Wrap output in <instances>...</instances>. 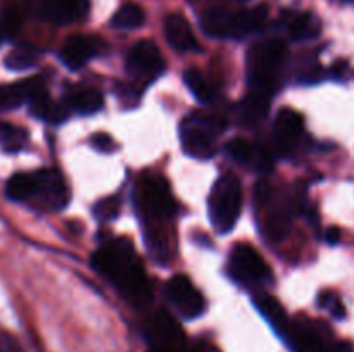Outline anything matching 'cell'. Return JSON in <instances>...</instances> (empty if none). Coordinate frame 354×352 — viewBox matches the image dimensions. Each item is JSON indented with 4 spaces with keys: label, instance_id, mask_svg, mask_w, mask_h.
<instances>
[{
    "label": "cell",
    "instance_id": "5bb4252c",
    "mask_svg": "<svg viewBox=\"0 0 354 352\" xmlns=\"http://www.w3.org/2000/svg\"><path fill=\"white\" fill-rule=\"evenodd\" d=\"M165 35L168 43L175 50L196 52L199 50V41L194 35L192 26L182 14H169L165 19Z\"/></svg>",
    "mask_w": 354,
    "mask_h": 352
},
{
    "label": "cell",
    "instance_id": "f546056e",
    "mask_svg": "<svg viewBox=\"0 0 354 352\" xmlns=\"http://www.w3.org/2000/svg\"><path fill=\"white\" fill-rule=\"evenodd\" d=\"M71 110L73 109H71V104H69V100H62V102H55V100H52L50 106H48V109L45 110L44 119L48 121V123L59 124L71 116Z\"/></svg>",
    "mask_w": 354,
    "mask_h": 352
},
{
    "label": "cell",
    "instance_id": "ffe728a7",
    "mask_svg": "<svg viewBox=\"0 0 354 352\" xmlns=\"http://www.w3.org/2000/svg\"><path fill=\"white\" fill-rule=\"evenodd\" d=\"M270 99L272 97H266L263 93H249L241 104L242 119L248 121V123H258V121H261L270 110Z\"/></svg>",
    "mask_w": 354,
    "mask_h": 352
},
{
    "label": "cell",
    "instance_id": "e575fe53",
    "mask_svg": "<svg viewBox=\"0 0 354 352\" xmlns=\"http://www.w3.org/2000/svg\"><path fill=\"white\" fill-rule=\"evenodd\" d=\"M328 311H330V314L335 317V320H344L346 317V307H344V304L339 300V297L330 304Z\"/></svg>",
    "mask_w": 354,
    "mask_h": 352
},
{
    "label": "cell",
    "instance_id": "d6a6232c",
    "mask_svg": "<svg viewBox=\"0 0 354 352\" xmlns=\"http://www.w3.org/2000/svg\"><path fill=\"white\" fill-rule=\"evenodd\" d=\"M0 352H19V345L10 335H0Z\"/></svg>",
    "mask_w": 354,
    "mask_h": 352
},
{
    "label": "cell",
    "instance_id": "484cf974",
    "mask_svg": "<svg viewBox=\"0 0 354 352\" xmlns=\"http://www.w3.org/2000/svg\"><path fill=\"white\" fill-rule=\"evenodd\" d=\"M38 61V50L30 47V45H21V47L14 48L9 55L6 57L3 64L10 71H24L37 64Z\"/></svg>",
    "mask_w": 354,
    "mask_h": 352
},
{
    "label": "cell",
    "instance_id": "8992f818",
    "mask_svg": "<svg viewBox=\"0 0 354 352\" xmlns=\"http://www.w3.org/2000/svg\"><path fill=\"white\" fill-rule=\"evenodd\" d=\"M137 199L142 209L152 217H171L176 211L168 182L161 175H145L138 183Z\"/></svg>",
    "mask_w": 354,
    "mask_h": 352
},
{
    "label": "cell",
    "instance_id": "603a6c76",
    "mask_svg": "<svg viewBox=\"0 0 354 352\" xmlns=\"http://www.w3.org/2000/svg\"><path fill=\"white\" fill-rule=\"evenodd\" d=\"M69 104H71V109H75L76 113L83 114V116H90V114H95L102 109L104 97L99 90H82V92H76L75 95H71Z\"/></svg>",
    "mask_w": 354,
    "mask_h": 352
},
{
    "label": "cell",
    "instance_id": "ab89813d",
    "mask_svg": "<svg viewBox=\"0 0 354 352\" xmlns=\"http://www.w3.org/2000/svg\"><path fill=\"white\" fill-rule=\"evenodd\" d=\"M152 352H166V351H161V349H152Z\"/></svg>",
    "mask_w": 354,
    "mask_h": 352
},
{
    "label": "cell",
    "instance_id": "74e56055",
    "mask_svg": "<svg viewBox=\"0 0 354 352\" xmlns=\"http://www.w3.org/2000/svg\"><path fill=\"white\" fill-rule=\"evenodd\" d=\"M334 352H354V345L348 340L339 342V344L334 347Z\"/></svg>",
    "mask_w": 354,
    "mask_h": 352
},
{
    "label": "cell",
    "instance_id": "277c9868",
    "mask_svg": "<svg viewBox=\"0 0 354 352\" xmlns=\"http://www.w3.org/2000/svg\"><path fill=\"white\" fill-rule=\"evenodd\" d=\"M242 211V186L234 175H223L209 195V217L218 233H228Z\"/></svg>",
    "mask_w": 354,
    "mask_h": 352
},
{
    "label": "cell",
    "instance_id": "30bf717a",
    "mask_svg": "<svg viewBox=\"0 0 354 352\" xmlns=\"http://www.w3.org/2000/svg\"><path fill=\"white\" fill-rule=\"evenodd\" d=\"M154 349H161L166 352H183L185 349V335L178 321L166 311H158L151 320L149 328Z\"/></svg>",
    "mask_w": 354,
    "mask_h": 352
},
{
    "label": "cell",
    "instance_id": "6da1fadb",
    "mask_svg": "<svg viewBox=\"0 0 354 352\" xmlns=\"http://www.w3.org/2000/svg\"><path fill=\"white\" fill-rule=\"evenodd\" d=\"M92 266L109 280L118 292L135 307H147L152 300L151 283L135 247L128 238H114L93 254Z\"/></svg>",
    "mask_w": 354,
    "mask_h": 352
},
{
    "label": "cell",
    "instance_id": "ac0fdd59",
    "mask_svg": "<svg viewBox=\"0 0 354 352\" xmlns=\"http://www.w3.org/2000/svg\"><path fill=\"white\" fill-rule=\"evenodd\" d=\"M322 24L313 14L303 12L290 19L289 33L294 40H311L320 35Z\"/></svg>",
    "mask_w": 354,
    "mask_h": 352
},
{
    "label": "cell",
    "instance_id": "f1b7e54d",
    "mask_svg": "<svg viewBox=\"0 0 354 352\" xmlns=\"http://www.w3.org/2000/svg\"><path fill=\"white\" fill-rule=\"evenodd\" d=\"M120 199L116 195L104 197L93 207V214L99 217L100 221H111L120 214Z\"/></svg>",
    "mask_w": 354,
    "mask_h": 352
},
{
    "label": "cell",
    "instance_id": "ba28073f",
    "mask_svg": "<svg viewBox=\"0 0 354 352\" xmlns=\"http://www.w3.org/2000/svg\"><path fill=\"white\" fill-rule=\"evenodd\" d=\"M166 295H168L169 302L178 309V313L183 317H189V320L201 316L206 309L203 293L183 275L173 276L166 283Z\"/></svg>",
    "mask_w": 354,
    "mask_h": 352
},
{
    "label": "cell",
    "instance_id": "cb8c5ba5",
    "mask_svg": "<svg viewBox=\"0 0 354 352\" xmlns=\"http://www.w3.org/2000/svg\"><path fill=\"white\" fill-rule=\"evenodd\" d=\"M183 81H185V85L189 86V90L194 93V97H196L199 102L204 104L213 100L214 88L211 86V83L207 81L206 76H204L199 69H187V71L183 72Z\"/></svg>",
    "mask_w": 354,
    "mask_h": 352
},
{
    "label": "cell",
    "instance_id": "8fae6325",
    "mask_svg": "<svg viewBox=\"0 0 354 352\" xmlns=\"http://www.w3.org/2000/svg\"><path fill=\"white\" fill-rule=\"evenodd\" d=\"M35 182L33 197H41L45 206L52 211H61L69 202V188L57 171L41 169L31 173Z\"/></svg>",
    "mask_w": 354,
    "mask_h": 352
},
{
    "label": "cell",
    "instance_id": "9a60e30c",
    "mask_svg": "<svg viewBox=\"0 0 354 352\" xmlns=\"http://www.w3.org/2000/svg\"><path fill=\"white\" fill-rule=\"evenodd\" d=\"M201 26L213 38H237V10L209 9L201 17Z\"/></svg>",
    "mask_w": 354,
    "mask_h": 352
},
{
    "label": "cell",
    "instance_id": "83f0119b",
    "mask_svg": "<svg viewBox=\"0 0 354 352\" xmlns=\"http://www.w3.org/2000/svg\"><path fill=\"white\" fill-rule=\"evenodd\" d=\"M290 216L287 213V209L280 207V209L273 211L268 217V224H266V230H268V235L275 240H280V238L286 235V231L289 230Z\"/></svg>",
    "mask_w": 354,
    "mask_h": 352
},
{
    "label": "cell",
    "instance_id": "b9f144b4",
    "mask_svg": "<svg viewBox=\"0 0 354 352\" xmlns=\"http://www.w3.org/2000/svg\"><path fill=\"white\" fill-rule=\"evenodd\" d=\"M349 2H353V0H349Z\"/></svg>",
    "mask_w": 354,
    "mask_h": 352
},
{
    "label": "cell",
    "instance_id": "1f68e13d",
    "mask_svg": "<svg viewBox=\"0 0 354 352\" xmlns=\"http://www.w3.org/2000/svg\"><path fill=\"white\" fill-rule=\"evenodd\" d=\"M90 144H92L99 152H113L114 148H116L113 137L107 133H95L90 138Z\"/></svg>",
    "mask_w": 354,
    "mask_h": 352
},
{
    "label": "cell",
    "instance_id": "4dcf8cb0",
    "mask_svg": "<svg viewBox=\"0 0 354 352\" xmlns=\"http://www.w3.org/2000/svg\"><path fill=\"white\" fill-rule=\"evenodd\" d=\"M21 28V14L16 7H7L2 12V30L7 35H16Z\"/></svg>",
    "mask_w": 354,
    "mask_h": 352
},
{
    "label": "cell",
    "instance_id": "52a82bcc",
    "mask_svg": "<svg viewBox=\"0 0 354 352\" xmlns=\"http://www.w3.org/2000/svg\"><path fill=\"white\" fill-rule=\"evenodd\" d=\"M230 275L239 283H265L272 280L265 259L249 244H237L230 252Z\"/></svg>",
    "mask_w": 354,
    "mask_h": 352
},
{
    "label": "cell",
    "instance_id": "8d00e7d4",
    "mask_svg": "<svg viewBox=\"0 0 354 352\" xmlns=\"http://www.w3.org/2000/svg\"><path fill=\"white\" fill-rule=\"evenodd\" d=\"M325 240L330 245L339 244V240H341V230L337 226H330L327 230V233H325Z\"/></svg>",
    "mask_w": 354,
    "mask_h": 352
},
{
    "label": "cell",
    "instance_id": "7c38bea8",
    "mask_svg": "<svg viewBox=\"0 0 354 352\" xmlns=\"http://www.w3.org/2000/svg\"><path fill=\"white\" fill-rule=\"evenodd\" d=\"M304 130V121L297 110L282 109L275 119V140L282 154H289L296 147L301 133Z\"/></svg>",
    "mask_w": 354,
    "mask_h": 352
},
{
    "label": "cell",
    "instance_id": "7a4b0ae2",
    "mask_svg": "<svg viewBox=\"0 0 354 352\" xmlns=\"http://www.w3.org/2000/svg\"><path fill=\"white\" fill-rule=\"evenodd\" d=\"M289 57L287 43L280 38L258 41L248 54V78L251 92L272 97L280 81V71Z\"/></svg>",
    "mask_w": 354,
    "mask_h": 352
},
{
    "label": "cell",
    "instance_id": "9c48e42d",
    "mask_svg": "<svg viewBox=\"0 0 354 352\" xmlns=\"http://www.w3.org/2000/svg\"><path fill=\"white\" fill-rule=\"evenodd\" d=\"M283 337L292 352H328L327 340L318 324L304 316L290 321Z\"/></svg>",
    "mask_w": 354,
    "mask_h": 352
},
{
    "label": "cell",
    "instance_id": "d4e9b609",
    "mask_svg": "<svg viewBox=\"0 0 354 352\" xmlns=\"http://www.w3.org/2000/svg\"><path fill=\"white\" fill-rule=\"evenodd\" d=\"M28 144V131L0 121V147L6 152H19Z\"/></svg>",
    "mask_w": 354,
    "mask_h": 352
},
{
    "label": "cell",
    "instance_id": "4fadbf2b",
    "mask_svg": "<svg viewBox=\"0 0 354 352\" xmlns=\"http://www.w3.org/2000/svg\"><path fill=\"white\" fill-rule=\"evenodd\" d=\"M99 52V41L93 37L85 35H73L66 40L61 48V61L69 69H82L92 57H95Z\"/></svg>",
    "mask_w": 354,
    "mask_h": 352
},
{
    "label": "cell",
    "instance_id": "4316f807",
    "mask_svg": "<svg viewBox=\"0 0 354 352\" xmlns=\"http://www.w3.org/2000/svg\"><path fill=\"white\" fill-rule=\"evenodd\" d=\"M256 148L258 145L251 144L244 138H234L227 144V154L241 164H252L256 157Z\"/></svg>",
    "mask_w": 354,
    "mask_h": 352
},
{
    "label": "cell",
    "instance_id": "2e32d148",
    "mask_svg": "<svg viewBox=\"0 0 354 352\" xmlns=\"http://www.w3.org/2000/svg\"><path fill=\"white\" fill-rule=\"evenodd\" d=\"M90 12V0H47L45 21L68 24L83 21Z\"/></svg>",
    "mask_w": 354,
    "mask_h": 352
},
{
    "label": "cell",
    "instance_id": "d6986e66",
    "mask_svg": "<svg viewBox=\"0 0 354 352\" xmlns=\"http://www.w3.org/2000/svg\"><path fill=\"white\" fill-rule=\"evenodd\" d=\"M145 23V12L138 3H124L111 19V24L116 30H135Z\"/></svg>",
    "mask_w": 354,
    "mask_h": 352
},
{
    "label": "cell",
    "instance_id": "7402d4cb",
    "mask_svg": "<svg viewBox=\"0 0 354 352\" xmlns=\"http://www.w3.org/2000/svg\"><path fill=\"white\" fill-rule=\"evenodd\" d=\"M35 192V182L33 175H26V173H17V175L10 176L9 182L6 183V195L14 202H23V200L33 199Z\"/></svg>",
    "mask_w": 354,
    "mask_h": 352
},
{
    "label": "cell",
    "instance_id": "5b68a950",
    "mask_svg": "<svg viewBox=\"0 0 354 352\" xmlns=\"http://www.w3.org/2000/svg\"><path fill=\"white\" fill-rule=\"evenodd\" d=\"M127 69L131 76V83L145 88L149 83L165 72V59L158 45L149 40H142L130 48Z\"/></svg>",
    "mask_w": 354,
    "mask_h": 352
},
{
    "label": "cell",
    "instance_id": "d590c367",
    "mask_svg": "<svg viewBox=\"0 0 354 352\" xmlns=\"http://www.w3.org/2000/svg\"><path fill=\"white\" fill-rule=\"evenodd\" d=\"M187 352H220V351H218L213 344H209V342L199 340L196 342V344H194Z\"/></svg>",
    "mask_w": 354,
    "mask_h": 352
},
{
    "label": "cell",
    "instance_id": "60d3db41",
    "mask_svg": "<svg viewBox=\"0 0 354 352\" xmlns=\"http://www.w3.org/2000/svg\"><path fill=\"white\" fill-rule=\"evenodd\" d=\"M0 41H2V33H0Z\"/></svg>",
    "mask_w": 354,
    "mask_h": 352
},
{
    "label": "cell",
    "instance_id": "836d02e7",
    "mask_svg": "<svg viewBox=\"0 0 354 352\" xmlns=\"http://www.w3.org/2000/svg\"><path fill=\"white\" fill-rule=\"evenodd\" d=\"M335 299H337V295H335L332 290H324V292L318 295V306H320L322 309H328V307H330V304L334 302Z\"/></svg>",
    "mask_w": 354,
    "mask_h": 352
},
{
    "label": "cell",
    "instance_id": "e0dca14e",
    "mask_svg": "<svg viewBox=\"0 0 354 352\" xmlns=\"http://www.w3.org/2000/svg\"><path fill=\"white\" fill-rule=\"evenodd\" d=\"M254 306L263 314V317L272 324L273 330L283 337L290 321L283 311L282 304L268 293H258V295H254Z\"/></svg>",
    "mask_w": 354,
    "mask_h": 352
},
{
    "label": "cell",
    "instance_id": "44dd1931",
    "mask_svg": "<svg viewBox=\"0 0 354 352\" xmlns=\"http://www.w3.org/2000/svg\"><path fill=\"white\" fill-rule=\"evenodd\" d=\"M24 100H28V79L0 85V113L17 109Z\"/></svg>",
    "mask_w": 354,
    "mask_h": 352
},
{
    "label": "cell",
    "instance_id": "3957f363",
    "mask_svg": "<svg viewBox=\"0 0 354 352\" xmlns=\"http://www.w3.org/2000/svg\"><path fill=\"white\" fill-rule=\"evenodd\" d=\"M227 130V119L214 113H194L180 126L183 150L196 159L216 154V137Z\"/></svg>",
    "mask_w": 354,
    "mask_h": 352
},
{
    "label": "cell",
    "instance_id": "f35d334b",
    "mask_svg": "<svg viewBox=\"0 0 354 352\" xmlns=\"http://www.w3.org/2000/svg\"><path fill=\"white\" fill-rule=\"evenodd\" d=\"M344 62H335L334 66H332V75L334 76H337V78H341V75H342V71H344Z\"/></svg>",
    "mask_w": 354,
    "mask_h": 352
}]
</instances>
